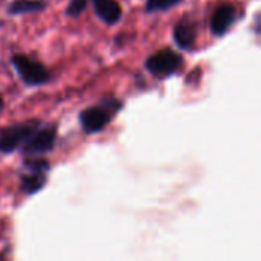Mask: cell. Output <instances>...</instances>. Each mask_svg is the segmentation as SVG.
<instances>
[{
    "label": "cell",
    "mask_w": 261,
    "mask_h": 261,
    "mask_svg": "<svg viewBox=\"0 0 261 261\" xmlns=\"http://www.w3.org/2000/svg\"><path fill=\"white\" fill-rule=\"evenodd\" d=\"M96 17L106 24H116L122 17V8L116 0H92Z\"/></svg>",
    "instance_id": "obj_8"
},
{
    "label": "cell",
    "mask_w": 261,
    "mask_h": 261,
    "mask_svg": "<svg viewBox=\"0 0 261 261\" xmlns=\"http://www.w3.org/2000/svg\"><path fill=\"white\" fill-rule=\"evenodd\" d=\"M3 109V99H2V96H0V110Z\"/></svg>",
    "instance_id": "obj_14"
},
{
    "label": "cell",
    "mask_w": 261,
    "mask_h": 261,
    "mask_svg": "<svg viewBox=\"0 0 261 261\" xmlns=\"http://www.w3.org/2000/svg\"><path fill=\"white\" fill-rule=\"evenodd\" d=\"M236 21H237V8L231 3H223L214 11L210 21V29L216 37H222L232 28Z\"/></svg>",
    "instance_id": "obj_6"
},
{
    "label": "cell",
    "mask_w": 261,
    "mask_h": 261,
    "mask_svg": "<svg viewBox=\"0 0 261 261\" xmlns=\"http://www.w3.org/2000/svg\"><path fill=\"white\" fill-rule=\"evenodd\" d=\"M38 119H29L6 127H0V153L11 154L29 138V135L40 125Z\"/></svg>",
    "instance_id": "obj_4"
},
{
    "label": "cell",
    "mask_w": 261,
    "mask_h": 261,
    "mask_svg": "<svg viewBox=\"0 0 261 261\" xmlns=\"http://www.w3.org/2000/svg\"><path fill=\"white\" fill-rule=\"evenodd\" d=\"M57 135H58V128L55 124H47V125L40 124L29 135V138L21 144L20 148L28 156L46 154L54 150L55 142H57Z\"/></svg>",
    "instance_id": "obj_5"
},
{
    "label": "cell",
    "mask_w": 261,
    "mask_h": 261,
    "mask_svg": "<svg viewBox=\"0 0 261 261\" xmlns=\"http://www.w3.org/2000/svg\"><path fill=\"white\" fill-rule=\"evenodd\" d=\"M197 38V24L193 18L185 15L173 28V40L182 50H191Z\"/></svg>",
    "instance_id": "obj_7"
},
{
    "label": "cell",
    "mask_w": 261,
    "mask_h": 261,
    "mask_svg": "<svg viewBox=\"0 0 261 261\" xmlns=\"http://www.w3.org/2000/svg\"><path fill=\"white\" fill-rule=\"evenodd\" d=\"M184 58L171 47H164L145 60V69L156 78H168L180 70Z\"/></svg>",
    "instance_id": "obj_3"
},
{
    "label": "cell",
    "mask_w": 261,
    "mask_h": 261,
    "mask_svg": "<svg viewBox=\"0 0 261 261\" xmlns=\"http://www.w3.org/2000/svg\"><path fill=\"white\" fill-rule=\"evenodd\" d=\"M121 109H122V102L115 98L104 99L101 101L99 106L84 109L80 113V124L83 132L87 135L102 132Z\"/></svg>",
    "instance_id": "obj_1"
},
{
    "label": "cell",
    "mask_w": 261,
    "mask_h": 261,
    "mask_svg": "<svg viewBox=\"0 0 261 261\" xmlns=\"http://www.w3.org/2000/svg\"><path fill=\"white\" fill-rule=\"evenodd\" d=\"M46 8L44 0H14L8 6L11 15H23L31 12H40Z\"/></svg>",
    "instance_id": "obj_10"
},
{
    "label": "cell",
    "mask_w": 261,
    "mask_h": 261,
    "mask_svg": "<svg viewBox=\"0 0 261 261\" xmlns=\"http://www.w3.org/2000/svg\"><path fill=\"white\" fill-rule=\"evenodd\" d=\"M23 168L31 173H47L50 170L49 162L41 158H29L23 161Z\"/></svg>",
    "instance_id": "obj_12"
},
{
    "label": "cell",
    "mask_w": 261,
    "mask_h": 261,
    "mask_svg": "<svg viewBox=\"0 0 261 261\" xmlns=\"http://www.w3.org/2000/svg\"><path fill=\"white\" fill-rule=\"evenodd\" d=\"M87 3H89V0H70L66 8V15L72 17V18L80 17L84 12V9L87 8Z\"/></svg>",
    "instance_id": "obj_13"
},
{
    "label": "cell",
    "mask_w": 261,
    "mask_h": 261,
    "mask_svg": "<svg viewBox=\"0 0 261 261\" xmlns=\"http://www.w3.org/2000/svg\"><path fill=\"white\" fill-rule=\"evenodd\" d=\"M47 182V176L46 173H31L26 171L24 174L20 176V188L24 194L32 196L38 191L43 190V187Z\"/></svg>",
    "instance_id": "obj_9"
},
{
    "label": "cell",
    "mask_w": 261,
    "mask_h": 261,
    "mask_svg": "<svg viewBox=\"0 0 261 261\" xmlns=\"http://www.w3.org/2000/svg\"><path fill=\"white\" fill-rule=\"evenodd\" d=\"M11 64H12L14 70L17 72V75L20 76V80L26 86H31V87L41 86V84L49 83L52 78L50 72L40 61H35L23 54L12 55Z\"/></svg>",
    "instance_id": "obj_2"
},
{
    "label": "cell",
    "mask_w": 261,
    "mask_h": 261,
    "mask_svg": "<svg viewBox=\"0 0 261 261\" xmlns=\"http://www.w3.org/2000/svg\"><path fill=\"white\" fill-rule=\"evenodd\" d=\"M182 0H145V12L153 14V12H162L168 11L174 6H177Z\"/></svg>",
    "instance_id": "obj_11"
}]
</instances>
